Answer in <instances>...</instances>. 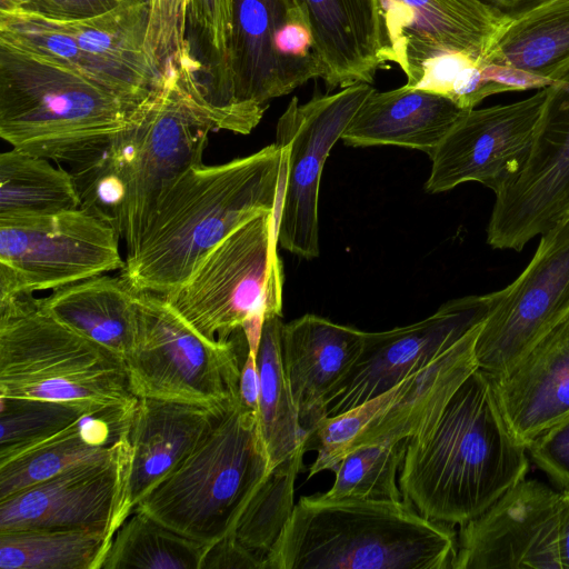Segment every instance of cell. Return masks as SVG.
Here are the masks:
<instances>
[{
  "label": "cell",
  "instance_id": "ba28073f",
  "mask_svg": "<svg viewBox=\"0 0 569 569\" xmlns=\"http://www.w3.org/2000/svg\"><path fill=\"white\" fill-rule=\"evenodd\" d=\"M138 332L124 358L138 398L227 409L240 401L237 339L211 342L193 330L163 296L137 290Z\"/></svg>",
  "mask_w": 569,
  "mask_h": 569
},
{
  "label": "cell",
  "instance_id": "4dcf8cb0",
  "mask_svg": "<svg viewBox=\"0 0 569 569\" xmlns=\"http://www.w3.org/2000/svg\"><path fill=\"white\" fill-rule=\"evenodd\" d=\"M111 541L94 530L0 532L1 569H101Z\"/></svg>",
  "mask_w": 569,
  "mask_h": 569
},
{
  "label": "cell",
  "instance_id": "60d3db41",
  "mask_svg": "<svg viewBox=\"0 0 569 569\" xmlns=\"http://www.w3.org/2000/svg\"><path fill=\"white\" fill-rule=\"evenodd\" d=\"M240 402L249 409L259 410L260 379L257 355L247 351L240 376Z\"/></svg>",
  "mask_w": 569,
  "mask_h": 569
},
{
  "label": "cell",
  "instance_id": "cb8c5ba5",
  "mask_svg": "<svg viewBox=\"0 0 569 569\" xmlns=\"http://www.w3.org/2000/svg\"><path fill=\"white\" fill-rule=\"evenodd\" d=\"M133 410L87 413L61 431L1 461L0 500L68 469L117 456L130 445Z\"/></svg>",
  "mask_w": 569,
  "mask_h": 569
},
{
  "label": "cell",
  "instance_id": "5bb4252c",
  "mask_svg": "<svg viewBox=\"0 0 569 569\" xmlns=\"http://www.w3.org/2000/svg\"><path fill=\"white\" fill-rule=\"evenodd\" d=\"M550 96L549 86L528 98L472 108L451 127L429 156V193L478 182L498 193L521 172Z\"/></svg>",
  "mask_w": 569,
  "mask_h": 569
},
{
  "label": "cell",
  "instance_id": "3957f363",
  "mask_svg": "<svg viewBox=\"0 0 569 569\" xmlns=\"http://www.w3.org/2000/svg\"><path fill=\"white\" fill-rule=\"evenodd\" d=\"M449 523L401 500L301 497L267 553L268 569H453Z\"/></svg>",
  "mask_w": 569,
  "mask_h": 569
},
{
  "label": "cell",
  "instance_id": "d4e9b609",
  "mask_svg": "<svg viewBox=\"0 0 569 569\" xmlns=\"http://www.w3.org/2000/svg\"><path fill=\"white\" fill-rule=\"evenodd\" d=\"M37 302L48 315L123 360L136 343L137 290L121 274L93 276L53 290Z\"/></svg>",
  "mask_w": 569,
  "mask_h": 569
},
{
  "label": "cell",
  "instance_id": "7402d4cb",
  "mask_svg": "<svg viewBox=\"0 0 569 569\" xmlns=\"http://www.w3.org/2000/svg\"><path fill=\"white\" fill-rule=\"evenodd\" d=\"M467 109L407 84L369 94L341 136L350 147L398 146L430 156Z\"/></svg>",
  "mask_w": 569,
  "mask_h": 569
},
{
  "label": "cell",
  "instance_id": "7c38bea8",
  "mask_svg": "<svg viewBox=\"0 0 569 569\" xmlns=\"http://www.w3.org/2000/svg\"><path fill=\"white\" fill-rule=\"evenodd\" d=\"M375 90L358 82L306 103L293 97L280 116L276 144L287 152L286 179L278 207V247L305 259L319 256V189L322 168L335 143Z\"/></svg>",
  "mask_w": 569,
  "mask_h": 569
},
{
  "label": "cell",
  "instance_id": "f6af8a7d",
  "mask_svg": "<svg viewBox=\"0 0 569 569\" xmlns=\"http://www.w3.org/2000/svg\"><path fill=\"white\" fill-rule=\"evenodd\" d=\"M566 219H569V203H568L560 221L566 220Z\"/></svg>",
  "mask_w": 569,
  "mask_h": 569
},
{
  "label": "cell",
  "instance_id": "277c9868",
  "mask_svg": "<svg viewBox=\"0 0 569 569\" xmlns=\"http://www.w3.org/2000/svg\"><path fill=\"white\" fill-rule=\"evenodd\" d=\"M148 97L0 41V137L14 149L71 164L128 128Z\"/></svg>",
  "mask_w": 569,
  "mask_h": 569
},
{
  "label": "cell",
  "instance_id": "44dd1931",
  "mask_svg": "<svg viewBox=\"0 0 569 569\" xmlns=\"http://www.w3.org/2000/svg\"><path fill=\"white\" fill-rule=\"evenodd\" d=\"M229 408L139 398L129 426L131 463L126 499L128 517Z\"/></svg>",
  "mask_w": 569,
  "mask_h": 569
},
{
  "label": "cell",
  "instance_id": "8992f818",
  "mask_svg": "<svg viewBox=\"0 0 569 569\" xmlns=\"http://www.w3.org/2000/svg\"><path fill=\"white\" fill-rule=\"evenodd\" d=\"M0 396L136 408L124 360L43 311L33 296L0 302Z\"/></svg>",
  "mask_w": 569,
  "mask_h": 569
},
{
  "label": "cell",
  "instance_id": "e0dca14e",
  "mask_svg": "<svg viewBox=\"0 0 569 569\" xmlns=\"http://www.w3.org/2000/svg\"><path fill=\"white\" fill-rule=\"evenodd\" d=\"M559 501L560 491L522 479L460 526L453 569H561Z\"/></svg>",
  "mask_w": 569,
  "mask_h": 569
},
{
  "label": "cell",
  "instance_id": "484cf974",
  "mask_svg": "<svg viewBox=\"0 0 569 569\" xmlns=\"http://www.w3.org/2000/svg\"><path fill=\"white\" fill-rule=\"evenodd\" d=\"M483 62L519 68L553 81L569 66V0H541L508 14Z\"/></svg>",
  "mask_w": 569,
  "mask_h": 569
},
{
  "label": "cell",
  "instance_id": "4316f807",
  "mask_svg": "<svg viewBox=\"0 0 569 569\" xmlns=\"http://www.w3.org/2000/svg\"><path fill=\"white\" fill-rule=\"evenodd\" d=\"M0 41L59 61L127 96L146 98L156 86L136 71L87 51L44 18L18 9L0 10Z\"/></svg>",
  "mask_w": 569,
  "mask_h": 569
},
{
  "label": "cell",
  "instance_id": "ee69618b",
  "mask_svg": "<svg viewBox=\"0 0 569 569\" xmlns=\"http://www.w3.org/2000/svg\"><path fill=\"white\" fill-rule=\"evenodd\" d=\"M26 0H0V10H8L20 6Z\"/></svg>",
  "mask_w": 569,
  "mask_h": 569
},
{
  "label": "cell",
  "instance_id": "74e56055",
  "mask_svg": "<svg viewBox=\"0 0 569 569\" xmlns=\"http://www.w3.org/2000/svg\"><path fill=\"white\" fill-rule=\"evenodd\" d=\"M124 1L127 0H26L12 9L48 19L68 21L106 13Z\"/></svg>",
  "mask_w": 569,
  "mask_h": 569
},
{
  "label": "cell",
  "instance_id": "836d02e7",
  "mask_svg": "<svg viewBox=\"0 0 569 569\" xmlns=\"http://www.w3.org/2000/svg\"><path fill=\"white\" fill-rule=\"evenodd\" d=\"M91 412L100 411L68 402L0 396V462Z\"/></svg>",
  "mask_w": 569,
  "mask_h": 569
},
{
  "label": "cell",
  "instance_id": "ac0fdd59",
  "mask_svg": "<svg viewBox=\"0 0 569 569\" xmlns=\"http://www.w3.org/2000/svg\"><path fill=\"white\" fill-rule=\"evenodd\" d=\"M385 61L413 81L446 56L483 57L508 14L479 0H378Z\"/></svg>",
  "mask_w": 569,
  "mask_h": 569
},
{
  "label": "cell",
  "instance_id": "30bf717a",
  "mask_svg": "<svg viewBox=\"0 0 569 569\" xmlns=\"http://www.w3.org/2000/svg\"><path fill=\"white\" fill-rule=\"evenodd\" d=\"M325 76L298 0H233L228 61L232 104L260 122L270 100Z\"/></svg>",
  "mask_w": 569,
  "mask_h": 569
},
{
  "label": "cell",
  "instance_id": "d6986e66",
  "mask_svg": "<svg viewBox=\"0 0 569 569\" xmlns=\"http://www.w3.org/2000/svg\"><path fill=\"white\" fill-rule=\"evenodd\" d=\"M365 340L366 331L311 313L282 325L283 367L308 437L327 417L328 400L358 361Z\"/></svg>",
  "mask_w": 569,
  "mask_h": 569
},
{
  "label": "cell",
  "instance_id": "5b68a950",
  "mask_svg": "<svg viewBox=\"0 0 569 569\" xmlns=\"http://www.w3.org/2000/svg\"><path fill=\"white\" fill-rule=\"evenodd\" d=\"M271 472L258 411L239 401L133 510L212 545L232 535Z\"/></svg>",
  "mask_w": 569,
  "mask_h": 569
},
{
  "label": "cell",
  "instance_id": "f546056e",
  "mask_svg": "<svg viewBox=\"0 0 569 569\" xmlns=\"http://www.w3.org/2000/svg\"><path fill=\"white\" fill-rule=\"evenodd\" d=\"M208 547L133 510L116 531L101 569H200Z\"/></svg>",
  "mask_w": 569,
  "mask_h": 569
},
{
  "label": "cell",
  "instance_id": "7a4b0ae2",
  "mask_svg": "<svg viewBox=\"0 0 569 569\" xmlns=\"http://www.w3.org/2000/svg\"><path fill=\"white\" fill-rule=\"evenodd\" d=\"M526 451L503 418L491 378L477 368L435 425L407 440L402 499L431 520L462 526L525 479Z\"/></svg>",
  "mask_w": 569,
  "mask_h": 569
},
{
  "label": "cell",
  "instance_id": "52a82bcc",
  "mask_svg": "<svg viewBox=\"0 0 569 569\" xmlns=\"http://www.w3.org/2000/svg\"><path fill=\"white\" fill-rule=\"evenodd\" d=\"M278 209L247 221L219 242L176 290L163 296L200 336L224 342L242 330L257 355L264 319L282 316L283 271Z\"/></svg>",
  "mask_w": 569,
  "mask_h": 569
},
{
  "label": "cell",
  "instance_id": "b9f144b4",
  "mask_svg": "<svg viewBox=\"0 0 569 569\" xmlns=\"http://www.w3.org/2000/svg\"><path fill=\"white\" fill-rule=\"evenodd\" d=\"M559 553L561 569H569V489L560 491Z\"/></svg>",
  "mask_w": 569,
  "mask_h": 569
},
{
  "label": "cell",
  "instance_id": "9c48e42d",
  "mask_svg": "<svg viewBox=\"0 0 569 569\" xmlns=\"http://www.w3.org/2000/svg\"><path fill=\"white\" fill-rule=\"evenodd\" d=\"M481 326L387 391L323 418L308 439V450H317L308 477L333 470L356 448L405 441L432 427L459 386L478 368L475 345Z\"/></svg>",
  "mask_w": 569,
  "mask_h": 569
},
{
  "label": "cell",
  "instance_id": "603a6c76",
  "mask_svg": "<svg viewBox=\"0 0 569 569\" xmlns=\"http://www.w3.org/2000/svg\"><path fill=\"white\" fill-rule=\"evenodd\" d=\"M323 63L327 90L370 83L387 63L378 0H298Z\"/></svg>",
  "mask_w": 569,
  "mask_h": 569
},
{
  "label": "cell",
  "instance_id": "f35d334b",
  "mask_svg": "<svg viewBox=\"0 0 569 569\" xmlns=\"http://www.w3.org/2000/svg\"><path fill=\"white\" fill-rule=\"evenodd\" d=\"M200 569H268L267 559L232 536L209 545Z\"/></svg>",
  "mask_w": 569,
  "mask_h": 569
},
{
  "label": "cell",
  "instance_id": "d6a6232c",
  "mask_svg": "<svg viewBox=\"0 0 569 569\" xmlns=\"http://www.w3.org/2000/svg\"><path fill=\"white\" fill-rule=\"evenodd\" d=\"M305 452H298L272 470L230 535L266 559L293 509L295 482Z\"/></svg>",
  "mask_w": 569,
  "mask_h": 569
},
{
  "label": "cell",
  "instance_id": "f1b7e54d",
  "mask_svg": "<svg viewBox=\"0 0 569 569\" xmlns=\"http://www.w3.org/2000/svg\"><path fill=\"white\" fill-rule=\"evenodd\" d=\"M80 208L70 171L14 148L0 154V221L56 214Z\"/></svg>",
  "mask_w": 569,
  "mask_h": 569
},
{
  "label": "cell",
  "instance_id": "e575fe53",
  "mask_svg": "<svg viewBox=\"0 0 569 569\" xmlns=\"http://www.w3.org/2000/svg\"><path fill=\"white\" fill-rule=\"evenodd\" d=\"M233 0H188V18L206 41L217 76L212 101L232 116L244 112L229 98L228 61L232 34Z\"/></svg>",
  "mask_w": 569,
  "mask_h": 569
},
{
  "label": "cell",
  "instance_id": "9a60e30c",
  "mask_svg": "<svg viewBox=\"0 0 569 569\" xmlns=\"http://www.w3.org/2000/svg\"><path fill=\"white\" fill-rule=\"evenodd\" d=\"M496 299L497 291L452 299L416 323L366 332L358 361L328 400L327 417L377 397L436 360L485 321Z\"/></svg>",
  "mask_w": 569,
  "mask_h": 569
},
{
  "label": "cell",
  "instance_id": "6da1fadb",
  "mask_svg": "<svg viewBox=\"0 0 569 569\" xmlns=\"http://www.w3.org/2000/svg\"><path fill=\"white\" fill-rule=\"evenodd\" d=\"M286 169V150L272 143L181 171L156 197L120 274L138 291L176 290L231 232L278 209Z\"/></svg>",
  "mask_w": 569,
  "mask_h": 569
},
{
  "label": "cell",
  "instance_id": "4fadbf2b",
  "mask_svg": "<svg viewBox=\"0 0 569 569\" xmlns=\"http://www.w3.org/2000/svg\"><path fill=\"white\" fill-rule=\"evenodd\" d=\"M569 315V219L540 236L522 272L497 299L475 345L478 368L491 378L508 371Z\"/></svg>",
  "mask_w": 569,
  "mask_h": 569
},
{
  "label": "cell",
  "instance_id": "2e32d148",
  "mask_svg": "<svg viewBox=\"0 0 569 569\" xmlns=\"http://www.w3.org/2000/svg\"><path fill=\"white\" fill-rule=\"evenodd\" d=\"M130 463L129 445L112 458L68 469L0 500V532L94 530L112 542L128 518Z\"/></svg>",
  "mask_w": 569,
  "mask_h": 569
},
{
  "label": "cell",
  "instance_id": "8d00e7d4",
  "mask_svg": "<svg viewBox=\"0 0 569 569\" xmlns=\"http://www.w3.org/2000/svg\"><path fill=\"white\" fill-rule=\"evenodd\" d=\"M527 451L560 491L569 489V416L540 433Z\"/></svg>",
  "mask_w": 569,
  "mask_h": 569
},
{
  "label": "cell",
  "instance_id": "83f0119b",
  "mask_svg": "<svg viewBox=\"0 0 569 569\" xmlns=\"http://www.w3.org/2000/svg\"><path fill=\"white\" fill-rule=\"evenodd\" d=\"M280 316L264 319L257 352L260 379L259 421L271 471L300 451H307L308 433L286 375L281 353Z\"/></svg>",
  "mask_w": 569,
  "mask_h": 569
},
{
  "label": "cell",
  "instance_id": "ab89813d",
  "mask_svg": "<svg viewBox=\"0 0 569 569\" xmlns=\"http://www.w3.org/2000/svg\"><path fill=\"white\" fill-rule=\"evenodd\" d=\"M483 78L497 84L501 92L542 89L552 83V80L519 68L495 63H483Z\"/></svg>",
  "mask_w": 569,
  "mask_h": 569
},
{
  "label": "cell",
  "instance_id": "7bdbcfd3",
  "mask_svg": "<svg viewBox=\"0 0 569 569\" xmlns=\"http://www.w3.org/2000/svg\"><path fill=\"white\" fill-rule=\"evenodd\" d=\"M506 14H512L525 10L541 0H479Z\"/></svg>",
  "mask_w": 569,
  "mask_h": 569
},
{
  "label": "cell",
  "instance_id": "d590c367",
  "mask_svg": "<svg viewBox=\"0 0 569 569\" xmlns=\"http://www.w3.org/2000/svg\"><path fill=\"white\" fill-rule=\"evenodd\" d=\"M149 24L144 51L161 72L164 62L188 41V0H149Z\"/></svg>",
  "mask_w": 569,
  "mask_h": 569
},
{
  "label": "cell",
  "instance_id": "1f68e13d",
  "mask_svg": "<svg viewBox=\"0 0 569 569\" xmlns=\"http://www.w3.org/2000/svg\"><path fill=\"white\" fill-rule=\"evenodd\" d=\"M407 440L383 441L350 451L333 469L331 488L316 497L322 500H401L399 472Z\"/></svg>",
  "mask_w": 569,
  "mask_h": 569
},
{
  "label": "cell",
  "instance_id": "8fae6325",
  "mask_svg": "<svg viewBox=\"0 0 569 569\" xmlns=\"http://www.w3.org/2000/svg\"><path fill=\"white\" fill-rule=\"evenodd\" d=\"M119 239L82 208L0 221V302L121 270Z\"/></svg>",
  "mask_w": 569,
  "mask_h": 569
},
{
  "label": "cell",
  "instance_id": "ffe728a7",
  "mask_svg": "<svg viewBox=\"0 0 569 569\" xmlns=\"http://www.w3.org/2000/svg\"><path fill=\"white\" fill-rule=\"evenodd\" d=\"M491 382L507 425L526 448L568 417L569 315Z\"/></svg>",
  "mask_w": 569,
  "mask_h": 569
}]
</instances>
